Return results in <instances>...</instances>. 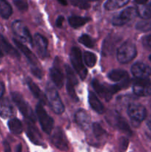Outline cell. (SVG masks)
I'll return each mask as SVG.
<instances>
[{
    "instance_id": "bcb514c9",
    "label": "cell",
    "mask_w": 151,
    "mask_h": 152,
    "mask_svg": "<svg viewBox=\"0 0 151 152\" xmlns=\"http://www.w3.org/2000/svg\"><path fill=\"white\" fill-rule=\"evenodd\" d=\"M149 59H150V62H151V55L149 56Z\"/></svg>"
},
{
    "instance_id": "603a6c76",
    "label": "cell",
    "mask_w": 151,
    "mask_h": 152,
    "mask_svg": "<svg viewBox=\"0 0 151 152\" xmlns=\"http://www.w3.org/2000/svg\"><path fill=\"white\" fill-rule=\"evenodd\" d=\"M107 77L110 80L114 82L123 81L129 78L127 72L124 70H113L108 74Z\"/></svg>"
},
{
    "instance_id": "cb8c5ba5",
    "label": "cell",
    "mask_w": 151,
    "mask_h": 152,
    "mask_svg": "<svg viewBox=\"0 0 151 152\" xmlns=\"http://www.w3.org/2000/svg\"><path fill=\"white\" fill-rule=\"evenodd\" d=\"M130 0H107L105 8L107 10H115L124 7Z\"/></svg>"
},
{
    "instance_id": "c3c4849f",
    "label": "cell",
    "mask_w": 151,
    "mask_h": 152,
    "mask_svg": "<svg viewBox=\"0 0 151 152\" xmlns=\"http://www.w3.org/2000/svg\"><path fill=\"white\" fill-rule=\"evenodd\" d=\"M92 1H96V0H92Z\"/></svg>"
},
{
    "instance_id": "ba28073f",
    "label": "cell",
    "mask_w": 151,
    "mask_h": 152,
    "mask_svg": "<svg viewBox=\"0 0 151 152\" xmlns=\"http://www.w3.org/2000/svg\"><path fill=\"white\" fill-rule=\"evenodd\" d=\"M137 15V9L133 7H127L113 18L112 24L115 26H121L133 20Z\"/></svg>"
},
{
    "instance_id": "6da1fadb",
    "label": "cell",
    "mask_w": 151,
    "mask_h": 152,
    "mask_svg": "<svg viewBox=\"0 0 151 152\" xmlns=\"http://www.w3.org/2000/svg\"><path fill=\"white\" fill-rule=\"evenodd\" d=\"M13 42H14L16 47L22 52V53L25 55L26 59H28V62H29L30 65L31 72H32V74H33L36 77H37V78H42V71L41 70L40 67L38 66V59L36 57L35 55L32 53V51H31L27 46H25V45H24L22 42L19 41V40L13 39Z\"/></svg>"
},
{
    "instance_id": "4fadbf2b",
    "label": "cell",
    "mask_w": 151,
    "mask_h": 152,
    "mask_svg": "<svg viewBox=\"0 0 151 152\" xmlns=\"http://www.w3.org/2000/svg\"><path fill=\"white\" fill-rule=\"evenodd\" d=\"M109 118L110 119V121H109L110 124L113 125L118 130L128 135H132V131L127 122L118 113H114V114H112Z\"/></svg>"
},
{
    "instance_id": "e575fe53",
    "label": "cell",
    "mask_w": 151,
    "mask_h": 152,
    "mask_svg": "<svg viewBox=\"0 0 151 152\" xmlns=\"http://www.w3.org/2000/svg\"><path fill=\"white\" fill-rule=\"evenodd\" d=\"M66 87H67V91H68V95H69V96L75 101H78V96H77L76 93L75 88H74V85H73L72 83H69V82H67Z\"/></svg>"
},
{
    "instance_id": "30bf717a",
    "label": "cell",
    "mask_w": 151,
    "mask_h": 152,
    "mask_svg": "<svg viewBox=\"0 0 151 152\" xmlns=\"http://www.w3.org/2000/svg\"><path fill=\"white\" fill-rule=\"evenodd\" d=\"M133 93L139 96L151 95V82L148 79H137L133 83Z\"/></svg>"
},
{
    "instance_id": "3957f363",
    "label": "cell",
    "mask_w": 151,
    "mask_h": 152,
    "mask_svg": "<svg viewBox=\"0 0 151 152\" xmlns=\"http://www.w3.org/2000/svg\"><path fill=\"white\" fill-rule=\"evenodd\" d=\"M137 55L136 45L131 41H126L117 50V59L120 63L125 64L133 60Z\"/></svg>"
},
{
    "instance_id": "2e32d148",
    "label": "cell",
    "mask_w": 151,
    "mask_h": 152,
    "mask_svg": "<svg viewBox=\"0 0 151 152\" xmlns=\"http://www.w3.org/2000/svg\"><path fill=\"white\" fill-rule=\"evenodd\" d=\"M5 55H9L16 58L20 57L19 52L0 34V56H4Z\"/></svg>"
},
{
    "instance_id": "d6a6232c",
    "label": "cell",
    "mask_w": 151,
    "mask_h": 152,
    "mask_svg": "<svg viewBox=\"0 0 151 152\" xmlns=\"http://www.w3.org/2000/svg\"><path fill=\"white\" fill-rule=\"evenodd\" d=\"M93 132L96 138L102 137L106 134V131L102 128L99 123H94L93 124Z\"/></svg>"
},
{
    "instance_id": "4316f807",
    "label": "cell",
    "mask_w": 151,
    "mask_h": 152,
    "mask_svg": "<svg viewBox=\"0 0 151 152\" xmlns=\"http://www.w3.org/2000/svg\"><path fill=\"white\" fill-rule=\"evenodd\" d=\"M115 40L113 38V37L109 36L107 39H105L104 41L103 47H102V53L105 56H108L110 54L113 50L115 47Z\"/></svg>"
},
{
    "instance_id": "4dcf8cb0",
    "label": "cell",
    "mask_w": 151,
    "mask_h": 152,
    "mask_svg": "<svg viewBox=\"0 0 151 152\" xmlns=\"http://www.w3.org/2000/svg\"><path fill=\"white\" fill-rule=\"evenodd\" d=\"M65 69L67 75V82H69V83H72L74 86L78 84V80H77L75 73L73 72L72 68H71L68 65H65Z\"/></svg>"
},
{
    "instance_id": "9a60e30c",
    "label": "cell",
    "mask_w": 151,
    "mask_h": 152,
    "mask_svg": "<svg viewBox=\"0 0 151 152\" xmlns=\"http://www.w3.org/2000/svg\"><path fill=\"white\" fill-rule=\"evenodd\" d=\"M33 41L38 55L41 58L47 57L48 56V50H47L48 42L47 39L41 34H36L34 36Z\"/></svg>"
},
{
    "instance_id": "f35d334b",
    "label": "cell",
    "mask_w": 151,
    "mask_h": 152,
    "mask_svg": "<svg viewBox=\"0 0 151 152\" xmlns=\"http://www.w3.org/2000/svg\"><path fill=\"white\" fill-rule=\"evenodd\" d=\"M144 42L145 45L147 46L148 48H151V35L148 36L144 40Z\"/></svg>"
},
{
    "instance_id": "8fae6325",
    "label": "cell",
    "mask_w": 151,
    "mask_h": 152,
    "mask_svg": "<svg viewBox=\"0 0 151 152\" xmlns=\"http://www.w3.org/2000/svg\"><path fill=\"white\" fill-rule=\"evenodd\" d=\"M51 142L53 145L61 151L68 149V142L63 131L60 128H56L51 135Z\"/></svg>"
},
{
    "instance_id": "f1b7e54d",
    "label": "cell",
    "mask_w": 151,
    "mask_h": 152,
    "mask_svg": "<svg viewBox=\"0 0 151 152\" xmlns=\"http://www.w3.org/2000/svg\"><path fill=\"white\" fill-rule=\"evenodd\" d=\"M137 13L140 17L144 19L151 18V1L148 4L141 5L137 8Z\"/></svg>"
},
{
    "instance_id": "8992f818",
    "label": "cell",
    "mask_w": 151,
    "mask_h": 152,
    "mask_svg": "<svg viewBox=\"0 0 151 152\" xmlns=\"http://www.w3.org/2000/svg\"><path fill=\"white\" fill-rule=\"evenodd\" d=\"M36 113L37 118L38 119L42 130L46 134H50L53 131L54 120L50 115H48L41 102L37 104L36 107Z\"/></svg>"
},
{
    "instance_id": "7dc6e473",
    "label": "cell",
    "mask_w": 151,
    "mask_h": 152,
    "mask_svg": "<svg viewBox=\"0 0 151 152\" xmlns=\"http://www.w3.org/2000/svg\"><path fill=\"white\" fill-rule=\"evenodd\" d=\"M150 28H151V22H150Z\"/></svg>"
},
{
    "instance_id": "ee69618b",
    "label": "cell",
    "mask_w": 151,
    "mask_h": 152,
    "mask_svg": "<svg viewBox=\"0 0 151 152\" xmlns=\"http://www.w3.org/2000/svg\"><path fill=\"white\" fill-rule=\"evenodd\" d=\"M147 126L148 129L151 130V117L148 119V120L147 121Z\"/></svg>"
},
{
    "instance_id": "8d00e7d4",
    "label": "cell",
    "mask_w": 151,
    "mask_h": 152,
    "mask_svg": "<svg viewBox=\"0 0 151 152\" xmlns=\"http://www.w3.org/2000/svg\"><path fill=\"white\" fill-rule=\"evenodd\" d=\"M13 3L16 5L19 10H27L28 8V4H27L26 1H23V0H14Z\"/></svg>"
},
{
    "instance_id": "60d3db41",
    "label": "cell",
    "mask_w": 151,
    "mask_h": 152,
    "mask_svg": "<svg viewBox=\"0 0 151 152\" xmlns=\"http://www.w3.org/2000/svg\"><path fill=\"white\" fill-rule=\"evenodd\" d=\"M135 2L138 4H141V5H143L147 3L148 0H134Z\"/></svg>"
},
{
    "instance_id": "ac0fdd59",
    "label": "cell",
    "mask_w": 151,
    "mask_h": 152,
    "mask_svg": "<svg viewBox=\"0 0 151 152\" xmlns=\"http://www.w3.org/2000/svg\"><path fill=\"white\" fill-rule=\"evenodd\" d=\"M13 107L7 98H0V116L3 118H8L13 116Z\"/></svg>"
},
{
    "instance_id": "7402d4cb",
    "label": "cell",
    "mask_w": 151,
    "mask_h": 152,
    "mask_svg": "<svg viewBox=\"0 0 151 152\" xmlns=\"http://www.w3.org/2000/svg\"><path fill=\"white\" fill-rule=\"evenodd\" d=\"M90 20V18L87 17H82V16H70L68 18V22L69 25L73 28H78L80 27L83 26L85 25L87 22H88Z\"/></svg>"
},
{
    "instance_id": "83f0119b",
    "label": "cell",
    "mask_w": 151,
    "mask_h": 152,
    "mask_svg": "<svg viewBox=\"0 0 151 152\" xmlns=\"http://www.w3.org/2000/svg\"><path fill=\"white\" fill-rule=\"evenodd\" d=\"M27 134L29 139L32 141L33 143L37 144V145H40V134L38 132H37L36 129H34L33 126H30V125H28V129H27Z\"/></svg>"
},
{
    "instance_id": "5bb4252c",
    "label": "cell",
    "mask_w": 151,
    "mask_h": 152,
    "mask_svg": "<svg viewBox=\"0 0 151 152\" xmlns=\"http://www.w3.org/2000/svg\"><path fill=\"white\" fill-rule=\"evenodd\" d=\"M92 86L94 88L95 91L101 96L106 99L107 101H109L112 98L113 95L114 94L112 89V86L107 87L103 84H101L97 80H93L92 82Z\"/></svg>"
},
{
    "instance_id": "7a4b0ae2",
    "label": "cell",
    "mask_w": 151,
    "mask_h": 152,
    "mask_svg": "<svg viewBox=\"0 0 151 152\" xmlns=\"http://www.w3.org/2000/svg\"><path fill=\"white\" fill-rule=\"evenodd\" d=\"M46 99L48 101L52 110L56 114H62L65 111V105L54 86L47 83L46 86Z\"/></svg>"
},
{
    "instance_id": "7c38bea8",
    "label": "cell",
    "mask_w": 151,
    "mask_h": 152,
    "mask_svg": "<svg viewBox=\"0 0 151 152\" xmlns=\"http://www.w3.org/2000/svg\"><path fill=\"white\" fill-rule=\"evenodd\" d=\"M131 72L136 79H148L151 76V68L143 62H136L132 66Z\"/></svg>"
},
{
    "instance_id": "74e56055",
    "label": "cell",
    "mask_w": 151,
    "mask_h": 152,
    "mask_svg": "<svg viewBox=\"0 0 151 152\" xmlns=\"http://www.w3.org/2000/svg\"><path fill=\"white\" fill-rule=\"evenodd\" d=\"M64 21H65V18H64V16H58V18L56 19V27H58V28H62Z\"/></svg>"
},
{
    "instance_id": "d6986e66",
    "label": "cell",
    "mask_w": 151,
    "mask_h": 152,
    "mask_svg": "<svg viewBox=\"0 0 151 152\" xmlns=\"http://www.w3.org/2000/svg\"><path fill=\"white\" fill-rule=\"evenodd\" d=\"M50 75L55 86L59 88H62L64 85V75L60 68L54 65L50 68Z\"/></svg>"
},
{
    "instance_id": "52a82bcc",
    "label": "cell",
    "mask_w": 151,
    "mask_h": 152,
    "mask_svg": "<svg viewBox=\"0 0 151 152\" xmlns=\"http://www.w3.org/2000/svg\"><path fill=\"white\" fill-rule=\"evenodd\" d=\"M127 114L133 126L137 127L146 118L147 110L142 104L130 103L127 107Z\"/></svg>"
},
{
    "instance_id": "e0dca14e",
    "label": "cell",
    "mask_w": 151,
    "mask_h": 152,
    "mask_svg": "<svg viewBox=\"0 0 151 152\" xmlns=\"http://www.w3.org/2000/svg\"><path fill=\"white\" fill-rule=\"evenodd\" d=\"M75 120L78 126L83 129H88L90 124V117L84 110L79 109L75 114Z\"/></svg>"
},
{
    "instance_id": "ab89813d",
    "label": "cell",
    "mask_w": 151,
    "mask_h": 152,
    "mask_svg": "<svg viewBox=\"0 0 151 152\" xmlns=\"http://www.w3.org/2000/svg\"><path fill=\"white\" fill-rule=\"evenodd\" d=\"M4 152H11V148H10V145L7 141H4Z\"/></svg>"
},
{
    "instance_id": "b9f144b4",
    "label": "cell",
    "mask_w": 151,
    "mask_h": 152,
    "mask_svg": "<svg viewBox=\"0 0 151 152\" xmlns=\"http://www.w3.org/2000/svg\"><path fill=\"white\" fill-rule=\"evenodd\" d=\"M4 91V86L1 82H0V98L2 96Z\"/></svg>"
},
{
    "instance_id": "5b68a950",
    "label": "cell",
    "mask_w": 151,
    "mask_h": 152,
    "mask_svg": "<svg viewBox=\"0 0 151 152\" xmlns=\"http://www.w3.org/2000/svg\"><path fill=\"white\" fill-rule=\"evenodd\" d=\"M70 57L71 63L76 72L78 74L81 80H84L87 74V71L83 62L82 56H81V52L80 49L76 47L72 48L70 53Z\"/></svg>"
},
{
    "instance_id": "d4e9b609",
    "label": "cell",
    "mask_w": 151,
    "mask_h": 152,
    "mask_svg": "<svg viewBox=\"0 0 151 152\" xmlns=\"http://www.w3.org/2000/svg\"><path fill=\"white\" fill-rule=\"evenodd\" d=\"M9 129L14 134H20L23 132V126L19 120L16 118L10 119L7 123Z\"/></svg>"
},
{
    "instance_id": "d590c367",
    "label": "cell",
    "mask_w": 151,
    "mask_h": 152,
    "mask_svg": "<svg viewBox=\"0 0 151 152\" xmlns=\"http://www.w3.org/2000/svg\"><path fill=\"white\" fill-rule=\"evenodd\" d=\"M129 145V140L126 137H121L118 140V148L120 152H125Z\"/></svg>"
},
{
    "instance_id": "44dd1931",
    "label": "cell",
    "mask_w": 151,
    "mask_h": 152,
    "mask_svg": "<svg viewBox=\"0 0 151 152\" xmlns=\"http://www.w3.org/2000/svg\"><path fill=\"white\" fill-rule=\"evenodd\" d=\"M27 84H28V88H29L30 91L32 92V94H33V96H35V97H36L37 99L41 100L42 102H45L46 96L41 93V90H40L39 88L38 87V86H37L36 84H35V83H34L30 78H28V80H27Z\"/></svg>"
},
{
    "instance_id": "277c9868",
    "label": "cell",
    "mask_w": 151,
    "mask_h": 152,
    "mask_svg": "<svg viewBox=\"0 0 151 152\" xmlns=\"http://www.w3.org/2000/svg\"><path fill=\"white\" fill-rule=\"evenodd\" d=\"M11 96L13 102L16 104L17 108H19L20 112L22 114V115L25 118L28 119L29 121L32 122V123H33V122L35 123L36 117L30 105L28 104V102L25 101L23 96L18 92H13L11 94Z\"/></svg>"
},
{
    "instance_id": "9c48e42d",
    "label": "cell",
    "mask_w": 151,
    "mask_h": 152,
    "mask_svg": "<svg viewBox=\"0 0 151 152\" xmlns=\"http://www.w3.org/2000/svg\"><path fill=\"white\" fill-rule=\"evenodd\" d=\"M12 30L21 40L32 45L33 42L32 36L28 27L24 24L23 22L20 20L14 21L12 24Z\"/></svg>"
},
{
    "instance_id": "836d02e7",
    "label": "cell",
    "mask_w": 151,
    "mask_h": 152,
    "mask_svg": "<svg viewBox=\"0 0 151 152\" xmlns=\"http://www.w3.org/2000/svg\"><path fill=\"white\" fill-rule=\"evenodd\" d=\"M73 5L81 10H87L90 8V4L87 0H71Z\"/></svg>"
},
{
    "instance_id": "f6af8a7d",
    "label": "cell",
    "mask_w": 151,
    "mask_h": 152,
    "mask_svg": "<svg viewBox=\"0 0 151 152\" xmlns=\"http://www.w3.org/2000/svg\"><path fill=\"white\" fill-rule=\"evenodd\" d=\"M16 152H22V147L21 144H19L16 147Z\"/></svg>"
},
{
    "instance_id": "7bdbcfd3",
    "label": "cell",
    "mask_w": 151,
    "mask_h": 152,
    "mask_svg": "<svg viewBox=\"0 0 151 152\" xmlns=\"http://www.w3.org/2000/svg\"><path fill=\"white\" fill-rule=\"evenodd\" d=\"M57 1L59 3H60L62 5H67L68 4V1L67 0H57Z\"/></svg>"
},
{
    "instance_id": "1f68e13d",
    "label": "cell",
    "mask_w": 151,
    "mask_h": 152,
    "mask_svg": "<svg viewBox=\"0 0 151 152\" xmlns=\"http://www.w3.org/2000/svg\"><path fill=\"white\" fill-rule=\"evenodd\" d=\"M78 42L81 44H82L83 45L85 46V47L90 48L94 47V41L87 34H83V35H81L79 37V39H78Z\"/></svg>"
},
{
    "instance_id": "ffe728a7",
    "label": "cell",
    "mask_w": 151,
    "mask_h": 152,
    "mask_svg": "<svg viewBox=\"0 0 151 152\" xmlns=\"http://www.w3.org/2000/svg\"><path fill=\"white\" fill-rule=\"evenodd\" d=\"M88 101L90 105L94 111H96L99 114H103L105 111L104 105L93 92L89 91Z\"/></svg>"
},
{
    "instance_id": "f546056e",
    "label": "cell",
    "mask_w": 151,
    "mask_h": 152,
    "mask_svg": "<svg viewBox=\"0 0 151 152\" xmlns=\"http://www.w3.org/2000/svg\"><path fill=\"white\" fill-rule=\"evenodd\" d=\"M84 63L89 68L95 66L96 62H97V57L93 53L90 51H86L84 54Z\"/></svg>"
},
{
    "instance_id": "484cf974",
    "label": "cell",
    "mask_w": 151,
    "mask_h": 152,
    "mask_svg": "<svg viewBox=\"0 0 151 152\" xmlns=\"http://www.w3.org/2000/svg\"><path fill=\"white\" fill-rule=\"evenodd\" d=\"M13 13L11 5L6 0H0V16L3 19H8Z\"/></svg>"
}]
</instances>
